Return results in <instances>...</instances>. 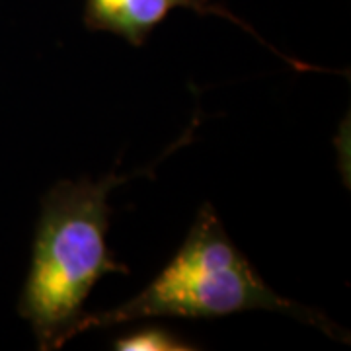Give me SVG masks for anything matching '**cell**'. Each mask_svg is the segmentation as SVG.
I'll list each match as a JSON object with an SVG mask.
<instances>
[{
	"label": "cell",
	"mask_w": 351,
	"mask_h": 351,
	"mask_svg": "<svg viewBox=\"0 0 351 351\" xmlns=\"http://www.w3.org/2000/svg\"><path fill=\"white\" fill-rule=\"evenodd\" d=\"M147 170L117 176L110 172L100 182L82 178L55 184L41 201L32 262L18 301L41 351L63 348L76 338L90 291L108 274H129L106 244L113 189Z\"/></svg>",
	"instance_id": "1"
},
{
	"label": "cell",
	"mask_w": 351,
	"mask_h": 351,
	"mask_svg": "<svg viewBox=\"0 0 351 351\" xmlns=\"http://www.w3.org/2000/svg\"><path fill=\"white\" fill-rule=\"evenodd\" d=\"M248 311H271L350 341L343 328L326 314L277 295L230 242L215 209L205 203L176 256L147 287L123 304L84 314L75 334L113 328L143 318H219Z\"/></svg>",
	"instance_id": "2"
},
{
	"label": "cell",
	"mask_w": 351,
	"mask_h": 351,
	"mask_svg": "<svg viewBox=\"0 0 351 351\" xmlns=\"http://www.w3.org/2000/svg\"><path fill=\"white\" fill-rule=\"evenodd\" d=\"M117 351H188L197 350L189 341L164 326H141L115 339Z\"/></svg>",
	"instance_id": "4"
},
{
	"label": "cell",
	"mask_w": 351,
	"mask_h": 351,
	"mask_svg": "<svg viewBox=\"0 0 351 351\" xmlns=\"http://www.w3.org/2000/svg\"><path fill=\"white\" fill-rule=\"evenodd\" d=\"M176 8H188L199 16L213 14L230 20L265 45V41L250 25L228 12L223 4H215L213 0H86L84 25L90 32H108L125 39L133 47H143L154 27L162 24Z\"/></svg>",
	"instance_id": "3"
}]
</instances>
